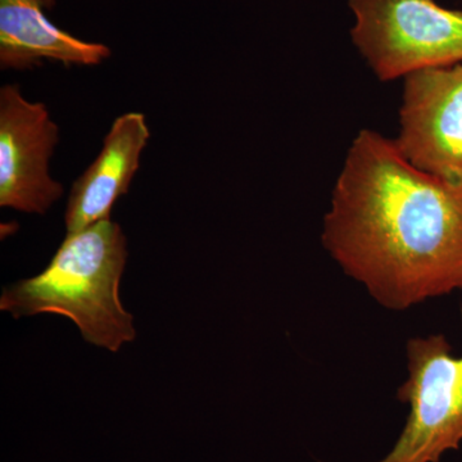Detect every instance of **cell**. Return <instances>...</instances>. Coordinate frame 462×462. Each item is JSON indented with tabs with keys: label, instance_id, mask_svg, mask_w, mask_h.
<instances>
[{
	"label": "cell",
	"instance_id": "obj_3",
	"mask_svg": "<svg viewBox=\"0 0 462 462\" xmlns=\"http://www.w3.org/2000/svg\"><path fill=\"white\" fill-rule=\"evenodd\" d=\"M352 42L380 81L462 63V9L436 0H349Z\"/></svg>",
	"mask_w": 462,
	"mask_h": 462
},
{
	"label": "cell",
	"instance_id": "obj_2",
	"mask_svg": "<svg viewBox=\"0 0 462 462\" xmlns=\"http://www.w3.org/2000/svg\"><path fill=\"white\" fill-rule=\"evenodd\" d=\"M126 260V236L120 225L109 218L67 233L39 275L3 289L0 310L14 319L66 316L88 343L118 352L136 336L133 315L120 300Z\"/></svg>",
	"mask_w": 462,
	"mask_h": 462
},
{
	"label": "cell",
	"instance_id": "obj_7",
	"mask_svg": "<svg viewBox=\"0 0 462 462\" xmlns=\"http://www.w3.org/2000/svg\"><path fill=\"white\" fill-rule=\"evenodd\" d=\"M149 138L144 115L129 112L116 118L98 157L72 185L65 214L67 233L109 218L112 207L130 189Z\"/></svg>",
	"mask_w": 462,
	"mask_h": 462
},
{
	"label": "cell",
	"instance_id": "obj_6",
	"mask_svg": "<svg viewBox=\"0 0 462 462\" xmlns=\"http://www.w3.org/2000/svg\"><path fill=\"white\" fill-rule=\"evenodd\" d=\"M60 127L44 103L23 98L20 87L0 89V206L45 215L63 196L50 173Z\"/></svg>",
	"mask_w": 462,
	"mask_h": 462
},
{
	"label": "cell",
	"instance_id": "obj_8",
	"mask_svg": "<svg viewBox=\"0 0 462 462\" xmlns=\"http://www.w3.org/2000/svg\"><path fill=\"white\" fill-rule=\"evenodd\" d=\"M56 0H0V69L25 71L44 60L97 66L111 56L107 45L84 42L54 26L45 11Z\"/></svg>",
	"mask_w": 462,
	"mask_h": 462
},
{
	"label": "cell",
	"instance_id": "obj_1",
	"mask_svg": "<svg viewBox=\"0 0 462 462\" xmlns=\"http://www.w3.org/2000/svg\"><path fill=\"white\" fill-rule=\"evenodd\" d=\"M322 245L389 310L462 289V196L363 130L337 179Z\"/></svg>",
	"mask_w": 462,
	"mask_h": 462
},
{
	"label": "cell",
	"instance_id": "obj_5",
	"mask_svg": "<svg viewBox=\"0 0 462 462\" xmlns=\"http://www.w3.org/2000/svg\"><path fill=\"white\" fill-rule=\"evenodd\" d=\"M396 144L416 169L462 196V63L404 76Z\"/></svg>",
	"mask_w": 462,
	"mask_h": 462
},
{
	"label": "cell",
	"instance_id": "obj_4",
	"mask_svg": "<svg viewBox=\"0 0 462 462\" xmlns=\"http://www.w3.org/2000/svg\"><path fill=\"white\" fill-rule=\"evenodd\" d=\"M409 379L397 392L411 407L394 448L379 462H439L462 442V357L443 336L407 342Z\"/></svg>",
	"mask_w": 462,
	"mask_h": 462
}]
</instances>
